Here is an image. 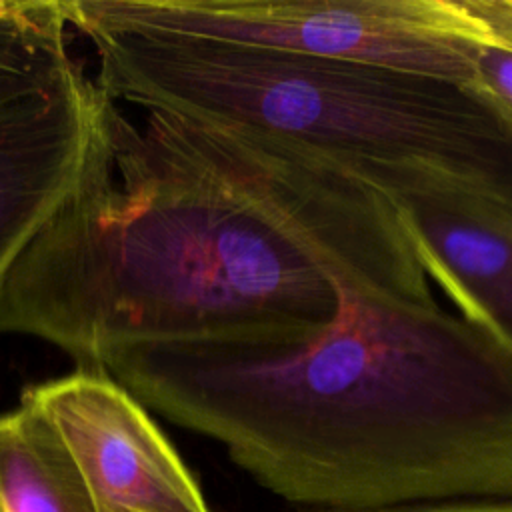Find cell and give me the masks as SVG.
<instances>
[{
  "instance_id": "11",
  "label": "cell",
  "mask_w": 512,
  "mask_h": 512,
  "mask_svg": "<svg viewBox=\"0 0 512 512\" xmlns=\"http://www.w3.org/2000/svg\"><path fill=\"white\" fill-rule=\"evenodd\" d=\"M464 4L488 28L498 46L512 48V0H464Z\"/></svg>"
},
{
  "instance_id": "9",
  "label": "cell",
  "mask_w": 512,
  "mask_h": 512,
  "mask_svg": "<svg viewBox=\"0 0 512 512\" xmlns=\"http://www.w3.org/2000/svg\"><path fill=\"white\" fill-rule=\"evenodd\" d=\"M62 2H0V104L40 90L78 60Z\"/></svg>"
},
{
  "instance_id": "4",
  "label": "cell",
  "mask_w": 512,
  "mask_h": 512,
  "mask_svg": "<svg viewBox=\"0 0 512 512\" xmlns=\"http://www.w3.org/2000/svg\"><path fill=\"white\" fill-rule=\"evenodd\" d=\"M176 34L354 60L468 84L498 46L464 0H128Z\"/></svg>"
},
{
  "instance_id": "8",
  "label": "cell",
  "mask_w": 512,
  "mask_h": 512,
  "mask_svg": "<svg viewBox=\"0 0 512 512\" xmlns=\"http://www.w3.org/2000/svg\"><path fill=\"white\" fill-rule=\"evenodd\" d=\"M0 512H104L58 434L26 404L0 416Z\"/></svg>"
},
{
  "instance_id": "2",
  "label": "cell",
  "mask_w": 512,
  "mask_h": 512,
  "mask_svg": "<svg viewBox=\"0 0 512 512\" xmlns=\"http://www.w3.org/2000/svg\"><path fill=\"white\" fill-rule=\"evenodd\" d=\"M338 302L330 268L222 188L160 114L136 126L112 100L82 182L0 286V334L96 370L130 342L326 326Z\"/></svg>"
},
{
  "instance_id": "5",
  "label": "cell",
  "mask_w": 512,
  "mask_h": 512,
  "mask_svg": "<svg viewBox=\"0 0 512 512\" xmlns=\"http://www.w3.org/2000/svg\"><path fill=\"white\" fill-rule=\"evenodd\" d=\"M20 404L52 426L104 512H212L144 406L104 370L30 386Z\"/></svg>"
},
{
  "instance_id": "6",
  "label": "cell",
  "mask_w": 512,
  "mask_h": 512,
  "mask_svg": "<svg viewBox=\"0 0 512 512\" xmlns=\"http://www.w3.org/2000/svg\"><path fill=\"white\" fill-rule=\"evenodd\" d=\"M110 104L80 62L56 82L0 104V286L82 182Z\"/></svg>"
},
{
  "instance_id": "1",
  "label": "cell",
  "mask_w": 512,
  "mask_h": 512,
  "mask_svg": "<svg viewBox=\"0 0 512 512\" xmlns=\"http://www.w3.org/2000/svg\"><path fill=\"white\" fill-rule=\"evenodd\" d=\"M336 288L326 326L130 342L98 370L294 504L512 498V346L438 304Z\"/></svg>"
},
{
  "instance_id": "10",
  "label": "cell",
  "mask_w": 512,
  "mask_h": 512,
  "mask_svg": "<svg viewBox=\"0 0 512 512\" xmlns=\"http://www.w3.org/2000/svg\"><path fill=\"white\" fill-rule=\"evenodd\" d=\"M512 120V48L484 46L476 60L474 78L468 82Z\"/></svg>"
},
{
  "instance_id": "12",
  "label": "cell",
  "mask_w": 512,
  "mask_h": 512,
  "mask_svg": "<svg viewBox=\"0 0 512 512\" xmlns=\"http://www.w3.org/2000/svg\"><path fill=\"white\" fill-rule=\"evenodd\" d=\"M372 512H512V498H466L432 504H414Z\"/></svg>"
},
{
  "instance_id": "7",
  "label": "cell",
  "mask_w": 512,
  "mask_h": 512,
  "mask_svg": "<svg viewBox=\"0 0 512 512\" xmlns=\"http://www.w3.org/2000/svg\"><path fill=\"white\" fill-rule=\"evenodd\" d=\"M428 280L512 346V216L464 196H388Z\"/></svg>"
},
{
  "instance_id": "3",
  "label": "cell",
  "mask_w": 512,
  "mask_h": 512,
  "mask_svg": "<svg viewBox=\"0 0 512 512\" xmlns=\"http://www.w3.org/2000/svg\"><path fill=\"white\" fill-rule=\"evenodd\" d=\"M62 12L114 102L278 136L386 196H464L512 216V120L468 84L176 34L128 0Z\"/></svg>"
}]
</instances>
